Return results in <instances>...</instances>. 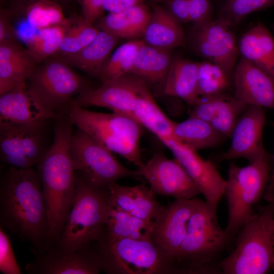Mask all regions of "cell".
<instances>
[{
    "label": "cell",
    "instance_id": "44dd1931",
    "mask_svg": "<svg viewBox=\"0 0 274 274\" xmlns=\"http://www.w3.org/2000/svg\"><path fill=\"white\" fill-rule=\"evenodd\" d=\"M39 64L28 49L15 41L0 43V94L18 87H25Z\"/></svg>",
    "mask_w": 274,
    "mask_h": 274
},
{
    "label": "cell",
    "instance_id": "7dc6e473",
    "mask_svg": "<svg viewBox=\"0 0 274 274\" xmlns=\"http://www.w3.org/2000/svg\"><path fill=\"white\" fill-rule=\"evenodd\" d=\"M273 28H274V25H273Z\"/></svg>",
    "mask_w": 274,
    "mask_h": 274
},
{
    "label": "cell",
    "instance_id": "30bf717a",
    "mask_svg": "<svg viewBox=\"0 0 274 274\" xmlns=\"http://www.w3.org/2000/svg\"><path fill=\"white\" fill-rule=\"evenodd\" d=\"M56 119L21 124H0V159L19 169L37 165L50 150Z\"/></svg>",
    "mask_w": 274,
    "mask_h": 274
},
{
    "label": "cell",
    "instance_id": "484cf974",
    "mask_svg": "<svg viewBox=\"0 0 274 274\" xmlns=\"http://www.w3.org/2000/svg\"><path fill=\"white\" fill-rule=\"evenodd\" d=\"M237 46L242 57L274 79V38L262 23L243 34Z\"/></svg>",
    "mask_w": 274,
    "mask_h": 274
},
{
    "label": "cell",
    "instance_id": "836d02e7",
    "mask_svg": "<svg viewBox=\"0 0 274 274\" xmlns=\"http://www.w3.org/2000/svg\"><path fill=\"white\" fill-rule=\"evenodd\" d=\"M64 32L63 23L38 29L27 41V49L40 63L57 52Z\"/></svg>",
    "mask_w": 274,
    "mask_h": 274
},
{
    "label": "cell",
    "instance_id": "f546056e",
    "mask_svg": "<svg viewBox=\"0 0 274 274\" xmlns=\"http://www.w3.org/2000/svg\"><path fill=\"white\" fill-rule=\"evenodd\" d=\"M133 117L162 142L173 139L175 122L163 113L155 101L153 93L146 86L140 93L132 112Z\"/></svg>",
    "mask_w": 274,
    "mask_h": 274
},
{
    "label": "cell",
    "instance_id": "ac0fdd59",
    "mask_svg": "<svg viewBox=\"0 0 274 274\" xmlns=\"http://www.w3.org/2000/svg\"><path fill=\"white\" fill-rule=\"evenodd\" d=\"M265 122L263 108L247 106L239 117L230 135L228 149L221 157L222 160L239 158L251 162L265 150L262 143V134Z\"/></svg>",
    "mask_w": 274,
    "mask_h": 274
},
{
    "label": "cell",
    "instance_id": "7a4b0ae2",
    "mask_svg": "<svg viewBox=\"0 0 274 274\" xmlns=\"http://www.w3.org/2000/svg\"><path fill=\"white\" fill-rule=\"evenodd\" d=\"M73 125L67 118L55 119L52 145L37 165L48 215V234L43 250L59 237L75 196L76 176L70 153Z\"/></svg>",
    "mask_w": 274,
    "mask_h": 274
},
{
    "label": "cell",
    "instance_id": "1f68e13d",
    "mask_svg": "<svg viewBox=\"0 0 274 274\" xmlns=\"http://www.w3.org/2000/svg\"><path fill=\"white\" fill-rule=\"evenodd\" d=\"M64 35L60 48L54 55L61 57L76 53L88 45L99 29L83 18L66 19Z\"/></svg>",
    "mask_w": 274,
    "mask_h": 274
},
{
    "label": "cell",
    "instance_id": "7bdbcfd3",
    "mask_svg": "<svg viewBox=\"0 0 274 274\" xmlns=\"http://www.w3.org/2000/svg\"><path fill=\"white\" fill-rule=\"evenodd\" d=\"M144 0H104L102 7L104 10L109 13L122 12L136 5L143 3Z\"/></svg>",
    "mask_w": 274,
    "mask_h": 274
},
{
    "label": "cell",
    "instance_id": "3957f363",
    "mask_svg": "<svg viewBox=\"0 0 274 274\" xmlns=\"http://www.w3.org/2000/svg\"><path fill=\"white\" fill-rule=\"evenodd\" d=\"M217 207L199 200L176 259L177 273H222L223 254L234 241L220 226Z\"/></svg>",
    "mask_w": 274,
    "mask_h": 274
},
{
    "label": "cell",
    "instance_id": "74e56055",
    "mask_svg": "<svg viewBox=\"0 0 274 274\" xmlns=\"http://www.w3.org/2000/svg\"><path fill=\"white\" fill-rule=\"evenodd\" d=\"M66 19L58 6L43 1L31 6L26 18L29 26L37 30L61 24Z\"/></svg>",
    "mask_w": 274,
    "mask_h": 274
},
{
    "label": "cell",
    "instance_id": "4fadbf2b",
    "mask_svg": "<svg viewBox=\"0 0 274 274\" xmlns=\"http://www.w3.org/2000/svg\"><path fill=\"white\" fill-rule=\"evenodd\" d=\"M29 274H97L101 262L95 243L88 247L70 250L52 243L36 254L27 264Z\"/></svg>",
    "mask_w": 274,
    "mask_h": 274
},
{
    "label": "cell",
    "instance_id": "ffe728a7",
    "mask_svg": "<svg viewBox=\"0 0 274 274\" xmlns=\"http://www.w3.org/2000/svg\"><path fill=\"white\" fill-rule=\"evenodd\" d=\"M25 87H18L0 94V124H21L57 119Z\"/></svg>",
    "mask_w": 274,
    "mask_h": 274
},
{
    "label": "cell",
    "instance_id": "52a82bcc",
    "mask_svg": "<svg viewBox=\"0 0 274 274\" xmlns=\"http://www.w3.org/2000/svg\"><path fill=\"white\" fill-rule=\"evenodd\" d=\"M270 172V158L265 151L245 166L230 164L224 192L228 213L225 229L234 242L241 229L254 215V206L264 196Z\"/></svg>",
    "mask_w": 274,
    "mask_h": 274
},
{
    "label": "cell",
    "instance_id": "ab89813d",
    "mask_svg": "<svg viewBox=\"0 0 274 274\" xmlns=\"http://www.w3.org/2000/svg\"><path fill=\"white\" fill-rule=\"evenodd\" d=\"M190 22L198 23L211 20V0H189Z\"/></svg>",
    "mask_w": 274,
    "mask_h": 274
},
{
    "label": "cell",
    "instance_id": "7c38bea8",
    "mask_svg": "<svg viewBox=\"0 0 274 274\" xmlns=\"http://www.w3.org/2000/svg\"><path fill=\"white\" fill-rule=\"evenodd\" d=\"M230 27L217 19L193 23L186 36L194 52L220 67L230 78L239 54Z\"/></svg>",
    "mask_w": 274,
    "mask_h": 274
},
{
    "label": "cell",
    "instance_id": "8992f818",
    "mask_svg": "<svg viewBox=\"0 0 274 274\" xmlns=\"http://www.w3.org/2000/svg\"><path fill=\"white\" fill-rule=\"evenodd\" d=\"M67 118L112 152L139 168L143 166L140 140L144 127L133 117L114 112L91 111L73 102Z\"/></svg>",
    "mask_w": 274,
    "mask_h": 274
},
{
    "label": "cell",
    "instance_id": "c3c4849f",
    "mask_svg": "<svg viewBox=\"0 0 274 274\" xmlns=\"http://www.w3.org/2000/svg\"><path fill=\"white\" fill-rule=\"evenodd\" d=\"M43 1H44V0H43Z\"/></svg>",
    "mask_w": 274,
    "mask_h": 274
},
{
    "label": "cell",
    "instance_id": "6da1fadb",
    "mask_svg": "<svg viewBox=\"0 0 274 274\" xmlns=\"http://www.w3.org/2000/svg\"><path fill=\"white\" fill-rule=\"evenodd\" d=\"M0 226L29 243L36 254L43 250L48 215L37 170L8 166L1 174Z\"/></svg>",
    "mask_w": 274,
    "mask_h": 274
},
{
    "label": "cell",
    "instance_id": "9a60e30c",
    "mask_svg": "<svg viewBox=\"0 0 274 274\" xmlns=\"http://www.w3.org/2000/svg\"><path fill=\"white\" fill-rule=\"evenodd\" d=\"M101 83L99 87H91L76 97L73 103L82 108L105 107L114 112L133 117L132 112L137 97L147 86L145 82L129 73Z\"/></svg>",
    "mask_w": 274,
    "mask_h": 274
},
{
    "label": "cell",
    "instance_id": "2e32d148",
    "mask_svg": "<svg viewBox=\"0 0 274 274\" xmlns=\"http://www.w3.org/2000/svg\"><path fill=\"white\" fill-rule=\"evenodd\" d=\"M199 199H176L155 220L151 239L174 264ZM177 273V271H176Z\"/></svg>",
    "mask_w": 274,
    "mask_h": 274
},
{
    "label": "cell",
    "instance_id": "b9f144b4",
    "mask_svg": "<svg viewBox=\"0 0 274 274\" xmlns=\"http://www.w3.org/2000/svg\"><path fill=\"white\" fill-rule=\"evenodd\" d=\"M167 9L181 23L190 22L189 0H167Z\"/></svg>",
    "mask_w": 274,
    "mask_h": 274
},
{
    "label": "cell",
    "instance_id": "60d3db41",
    "mask_svg": "<svg viewBox=\"0 0 274 274\" xmlns=\"http://www.w3.org/2000/svg\"><path fill=\"white\" fill-rule=\"evenodd\" d=\"M104 0H79L82 8L83 18L87 21L94 24L100 18L104 12Z\"/></svg>",
    "mask_w": 274,
    "mask_h": 274
},
{
    "label": "cell",
    "instance_id": "d6a6232c",
    "mask_svg": "<svg viewBox=\"0 0 274 274\" xmlns=\"http://www.w3.org/2000/svg\"><path fill=\"white\" fill-rule=\"evenodd\" d=\"M145 43L142 40L128 41L118 47L102 67L98 79L112 80L129 74L138 50Z\"/></svg>",
    "mask_w": 274,
    "mask_h": 274
},
{
    "label": "cell",
    "instance_id": "4dcf8cb0",
    "mask_svg": "<svg viewBox=\"0 0 274 274\" xmlns=\"http://www.w3.org/2000/svg\"><path fill=\"white\" fill-rule=\"evenodd\" d=\"M172 136L174 141L195 151L214 147L224 137L210 123L192 116L175 122Z\"/></svg>",
    "mask_w": 274,
    "mask_h": 274
},
{
    "label": "cell",
    "instance_id": "f35d334b",
    "mask_svg": "<svg viewBox=\"0 0 274 274\" xmlns=\"http://www.w3.org/2000/svg\"><path fill=\"white\" fill-rule=\"evenodd\" d=\"M0 271L4 274H20L21 270L13 251L10 237L0 226Z\"/></svg>",
    "mask_w": 274,
    "mask_h": 274
},
{
    "label": "cell",
    "instance_id": "ee69618b",
    "mask_svg": "<svg viewBox=\"0 0 274 274\" xmlns=\"http://www.w3.org/2000/svg\"><path fill=\"white\" fill-rule=\"evenodd\" d=\"M15 29L7 17L2 14L0 19V43L6 41L15 40Z\"/></svg>",
    "mask_w": 274,
    "mask_h": 274
},
{
    "label": "cell",
    "instance_id": "9c48e42d",
    "mask_svg": "<svg viewBox=\"0 0 274 274\" xmlns=\"http://www.w3.org/2000/svg\"><path fill=\"white\" fill-rule=\"evenodd\" d=\"M102 271L110 274L176 273L174 263L152 240L96 243Z\"/></svg>",
    "mask_w": 274,
    "mask_h": 274
},
{
    "label": "cell",
    "instance_id": "e0dca14e",
    "mask_svg": "<svg viewBox=\"0 0 274 274\" xmlns=\"http://www.w3.org/2000/svg\"><path fill=\"white\" fill-rule=\"evenodd\" d=\"M162 143L184 167L203 195L206 201L218 206L224 195L226 181L220 175L215 165L202 158L197 151L173 139Z\"/></svg>",
    "mask_w": 274,
    "mask_h": 274
},
{
    "label": "cell",
    "instance_id": "d590c367",
    "mask_svg": "<svg viewBox=\"0 0 274 274\" xmlns=\"http://www.w3.org/2000/svg\"><path fill=\"white\" fill-rule=\"evenodd\" d=\"M274 6V0H224L217 19L230 27L237 25L249 14Z\"/></svg>",
    "mask_w": 274,
    "mask_h": 274
},
{
    "label": "cell",
    "instance_id": "d4e9b609",
    "mask_svg": "<svg viewBox=\"0 0 274 274\" xmlns=\"http://www.w3.org/2000/svg\"><path fill=\"white\" fill-rule=\"evenodd\" d=\"M119 41V38L114 35L99 30L95 38L82 49L58 57L71 67L81 70L91 77L98 78L103 66Z\"/></svg>",
    "mask_w": 274,
    "mask_h": 274
},
{
    "label": "cell",
    "instance_id": "83f0119b",
    "mask_svg": "<svg viewBox=\"0 0 274 274\" xmlns=\"http://www.w3.org/2000/svg\"><path fill=\"white\" fill-rule=\"evenodd\" d=\"M151 15L148 6L142 3L119 13L101 16L94 24L99 30L119 39L143 38Z\"/></svg>",
    "mask_w": 274,
    "mask_h": 274
},
{
    "label": "cell",
    "instance_id": "8fae6325",
    "mask_svg": "<svg viewBox=\"0 0 274 274\" xmlns=\"http://www.w3.org/2000/svg\"><path fill=\"white\" fill-rule=\"evenodd\" d=\"M112 153L81 129L73 132L70 153L74 170L94 185L108 188L124 178L144 180L139 169L126 168Z\"/></svg>",
    "mask_w": 274,
    "mask_h": 274
},
{
    "label": "cell",
    "instance_id": "277c9868",
    "mask_svg": "<svg viewBox=\"0 0 274 274\" xmlns=\"http://www.w3.org/2000/svg\"><path fill=\"white\" fill-rule=\"evenodd\" d=\"M75 172L72 206L59 237L53 243L70 250L88 247L99 239L112 207L108 188L97 186Z\"/></svg>",
    "mask_w": 274,
    "mask_h": 274
},
{
    "label": "cell",
    "instance_id": "d6986e66",
    "mask_svg": "<svg viewBox=\"0 0 274 274\" xmlns=\"http://www.w3.org/2000/svg\"><path fill=\"white\" fill-rule=\"evenodd\" d=\"M233 83L236 99L247 106L274 109V79L242 56Z\"/></svg>",
    "mask_w": 274,
    "mask_h": 274
},
{
    "label": "cell",
    "instance_id": "ba28073f",
    "mask_svg": "<svg viewBox=\"0 0 274 274\" xmlns=\"http://www.w3.org/2000/svg\"><path fill=\"white\" fill-rule=\"evenodd\" d=\"M64 60L55 56L40 63L28 79V92L51 111L67 117L74 98L92 87Z\"/></svg>",
    "mask_w": 274,
    "mask_h": 274
},
{
    "label": "cell",
    "instance_id": "8d00e7d4",
    "mask_svg": "<svg viewBox=\"0 0 274 274\" xmlns=\"http://www.w3.org/2000/svg\"><path fill=\"white\" fill-rule=\"evenodd\" d=\"M247 107L233 96L226 95L209 123L223 136L230 138L239 117Z\"/></svg>",
    "mask_w": 274,
    "mask_h": 274
},
{
    "label": "cell",
    "instance_id": "4316f807",
    "mask_svg": "<svg viewBox=\"0 0 274 274\" xmlns=\"http://www.w3.org/2000/svg\"><path fill=\"white\" fill-rule=\"evenodd\" d=\"M155 226V220L139 218L112 204L101 235L97 242L109 243L123 238L151 240Z\"/></svg>",
    "mask_w": 274,
    "mask_h": 274
},
{
    "label": "cell",
    "instance_id": "603a6c76",
    "mask_svg": "<svg viewBox=\"0 0 274 274\" xmlns=\"http://www.w3.org/2000/svg\"><path fill=\"white\" fill-rule=\"evenodd\" d=\"M173 57L172 50L144 44L137 51L130 73L144 81L152 93L163 94Z\"/></svg>",
    "mask_w": 274,
    "mask_h": 274
},
{
    "label": "cell",
    "instance_id": "7402d4cb",
    "mask_svg": "<svg viewBox=\"0 0 274 274\" xmlns=\"http://www.w3.org/2000/svg\"><path fill=\"white\" fill-rule=\"evenodd\" d=\"M108 189L113 206L140 219L155 220L164 208L144 184L126 186L115 183Z\"/></svg>",
    "mask_w": 274,
    "mask_h": 274
},
{
    "label": "cell",
    "instance_id": "bcb514c9",
    "mask_svg": "<svg viewBox=\"0 0 274 274\" xmlns=\"http://www.w3.org/2000/svg\"><path fill=\"white\" fill-rule=\"evenodd\" d=\"M154 1H156V2H164V1H166L167 2V0H153Z\"/></svg>",
    "mask_w": 274,
    "mask_h": 274
},
{
    "label": "cell",
    "instance_id": "5bb4252c",
    "mask_svg": "<svg viewBox=\"0 0 274 274\" xmlns=\"http://www.w3.org/2000/svg\"><path fill=\"white\" fill-rule=\"evenodd\" d=\"M139 169L154 194L191 199L201 193L180 162L175 158H168L162 152L154 153Z\"/></svg>",
    "mask_w": 274,
    "mask_h": 274
},
{
    "label": "cell",
    "instance_id": "cb8c5ba5",
    "mask_svg": "<svg viewBox=\"0 0 274 274\" xmlns=\"http://www.w3.org/2000/svg\"><path fill=\"white\" fill-rule=\"evenodd\" d=\"M181 23L167 8L154 5L142 40L145 44L165 49L185 47L186 36Z\"/></svg>",
    "mask_w": 274,
    "mask_h": 274
},
{
    "label": "cell",
    "instance_id": "5b68a950",
    "mask_svg": "<svg viewBox=\"0 0 274 274\" xmlns=\"http://www.w3.org/2000/svg\"><path fill=\"white\" fill-rule=\"evenodd\" d=\"M241 229L235 248L220 263L222 273L264 274L274 265V198L258 206Z\"/></svg>",
    "mask_w": 274,
    "mask_h": 274
},
{
    "label": "cell",
    "instance_id": "f6af8a7d",
    "mask_svg": "<svg viewBox=\"0 0 274 274\" xmlns=\"http://www.w3.org/2000/svg\"><path fill=\"white\" fill-rule=\"evenodd\" d=\"M273 167L268 184L266 187L264 194V199L269 202L274 198V155L273 156Z\"/></svg>",
    "mask_w": 274,
    "mask_h": 274
},
{
    "label": "cell",
    "instance_id": "e575fe53",
    "mask_svg": "<svg viewBox=\"0 0 274 274\" xmlns=\"http://www.w3.org/2000/svg\"><path fill=\"white\" fill-rule=\"evenodd\" d=\"M230 79L219 66L209 61L198 62L197 92L199 96L224 93Z\"/></svg>",
    "mask_w": 274,
    "mask_h": 274
},
{
    "label": "cell",
    "instance_id": "f1b7e54d",
    "mask_svg": "<svg viewBox=\"0 0 274 274\" xmlns=\"http://www.w3.org/2000/svg\"><path fill=\"white\" fill-rule=\"evenodd\" d=\"M198 62L181 57H173L163 94L178 97L191 106L200 100L197 92Z\"/></svg>",
    "mask_w": 274,
    "mask_h": 274
}]
</instances>
